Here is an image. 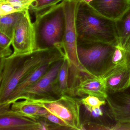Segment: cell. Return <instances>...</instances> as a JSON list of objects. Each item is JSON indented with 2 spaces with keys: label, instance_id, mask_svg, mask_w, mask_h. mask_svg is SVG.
Returning <instances> with one entry per match:
<instances>
[{
  "label": "cell",
  "instance_id": "obj_20",
  "mask_svg": "<svg viewBox=\"0 0 130 130\" xmlns=\"http://www.w3.org/2000/svg\"><path fill=\"white\" fill-rule=\"evenodd\" d=\"M80 101L81 104L84 105L90 113L95 109L100 108L106 103L105 99L90 95L83 97L80 99Z\"/></svg>",
  "mask_w": 130,
  "mask_h": 130
},
{
  "label": "cell",
  "instance_id": "obj_6",
  "mask_svg": "<svg viewBox=\"0 0 130 130\" xmlns=\"http://www.w3.org/2000/svg\"><path fill=\"white\" fill-rule=\"evenodd\" d=\"M12 45L13 51L12 56L30 54L37 49L34 26L29 10L25 12L17 24Z\"/></svg>",
  "mask_w": 130,
  "mask_h": 130
},
{
  "label": "cell",
  "instance_id": "obj_24",
  "mask_svg": "<svg viewBox=\"0 0 130 130\" xmlns=\"http://www.w3.org/2000/svg\"><path fill=\"white\" fill-rule=\"evenodd\" d=\"M17 12H19L10 4L4 2L0 3V17L3 16Z\"/></svg>",
  "mask_w": 130,
  "mask_h": 130
},
{
  "label": "cell",
  "instance_id": "obj_15",
  "mask_svg": "<svg viewBox=\"0 0 130 130\" xmlns=\"http://www.w3.org/2000/svg\"><path fill=\"white\" fill-rule=\"evenodd\" d=\"M8 109L10 113L39 121L40 118L38 115L42 107L30 103L25 100L16 101Z\"/></svg>",
  "mask_w": 130,
  "mask_h": 130
},
{
  "label": "cell",
  "instance_id": "obj_5",
  "mask_svg": "<svg viewBox=\"0 0 130 130\" xmlns=\"http://www.w3.org/2000/svg\"><path fill=\"white\" fill-rule=\"evenodd\" d=\"M44 108L62 120L70 130H83L80 116V100L64 94L58 97H46L25 99Z\"/></svg>",
  "mask_w": 130,
  "mask_h": 130
},
{
  "label": "cell",
  "instance_id": "obj_1",
  "mask_svg": "<svg viewBox=\"0 0 130 130\" xmlns=\"http://www.w3.org/2000/svg\"><path fill=\"white\" fill-rule=\"evenodd\" d=\"M61 48H38L30 54L1 58L0 105L5 103L18 84L43 64L64 58Z\"/></svg>",
  "mask_w": 130,
  "mask_h": 130
},
{
  "label": "cell",
  "instance_id": "obj_16",
  "mask_svg": "<svg viewBox=\"0 0 130 130\" xmlns=\"http://www.w3.org/2000/svg\"><path fill=\"white\" fill-rule=\"evenodd\" d=\"M26 11L17 12L0 17V32L12 39L17 24Z\"/></svg>",
  "mask_w": 130,
  "mask_h": 130
},
{
  "label": "cell",
  "instance_id": "obj_7",
  "mask_svg": "<svg viewBox=\"0 0 130 130\" xmlns=\"http://www.w3.org/2000/svg\"><path fill=\"white\" fill-rule=\"evenodd\" d=\"M64 58L55 62L43 76L25 90L17 101L26 99L54 97L52 95H54L60 96L57 78Z\"/></svg>",
  "mask_w": 130,
  "mask_h": 130
},
{
  "label": "cell",
  "instance_id": "obj_3",
  "mask_svg": "<svg viewBox=\"0 0 130 130\" xmlns=\"http://www.w3.org/2000/svg\"><path fill=\"white\" fill-rule=\"evenodd\" d=\"M35 15L33 24L37 49L54 47L62 48L65 28L63 2Z\"/></svg>",
  "mask_w": 130,
  "mask_h": 130
},
{
  "label": "cell",
  "instance_id": "obj_8",
  "mask_svg": "<svg viewBox=\"0 0 130 130\" xmlns=\"http://www.w3.org/2000/svg\"><path fill=\"white\" fill-rule=\"evenodd\" d=\"M65 15V28L62 48L64 55L68 57H76L77 53V34L76 17L78 0H63Z\"/></svg>",
  "mask_w": 130,
  "mask_h": 130
},
{
  "label": "cell",
  "instance_id": "obj_9",
  "mask_svg": "<svg viewBox=\"0 0 130 130\" xmlns=\"http://www.w3.org/2000/svg\"><path fill=\"white\" fill-rule=\"evenodd\" d=\"M105 100L110 115L117 123L130 124V86L121 92L108 93Z\"/></svg>",
  "mask_w": 130,
  "mask_h": 130
},
{
  "label": "cell",
  "instance_id": "obj_30",
  "mask_svg": "<svg viewBox=\"0 0 130 130\" xmlns=\"http://www.w3.org/2000/svg\"><path fill=\"white\" fill-rule=\"evenodd\" d=\"M4 0H0V2L4 1Z\"/></svg>",
  "mask_w": 130,
  "mask_h": 130
},
{
  "label": "cell",
  "instance_id": "obj_10",
  "mask_svg": "<svg viewBox=\"0 0 130 130\" xmlns=\"http://www.w3.org/2000/svg\"><path fill=\"white\" fill-rule=\"evenodd\" d=\"M9 108L0 107V130H44L42 121L13 115L8 111Z\"/></svg>",
  "mask_w": 130,
  "mask_h": 130
},
{
  "label": "cell",
  "instance_id": "obj_2",
  "mask_svg": "<svg viewBox=\"0 0 130 130\" xmlns=\"http://www.w3.org/2000/svg\"><path fill=\"white\" fill-rule=\"evenodd\" d=\"M76 25L78 41L119 44L115 21L101 15L89 4L79 2Z\"/></svg>",
  "mask_w": 130,
  "mask_h": 130
},
{
  "label": "cell",
  "instance_id": "obj_4",
  "mask_svg": "<svg viewBox=\"0 0 130 130\" xmlns=\"http://www.w3.org/2000/svg\"><path fill=\"white\" fill-rule=\"evenodd\" d=\"M116 45L100 42L77 40L80 61L92 77H103L111 71Z\"/></svg>",
  "mask_w": 130,
  "mask_h": 130
},
{
  "label": "cell",
  "instance_id": "obj_13",
  "mask_svg": "<svg viewBox=\"0 0 130 130\" xmlns=\"http://www.w3.org/2000/svg\"><path fill=\"white\" fill-rule=\"evenodd\" d=\"M103 78L108 93L125 90L130 86V64L112 70Z\"/></svg>",
  "mask_w": 130,
  "mask_h": 130
},
{
  "label": "cell",
  "instance_id": "obj_25",
  "mask_svg": "<svg viewBox=\"0 0 130 130\" xmlns=\"http://www.w3.org/2000/svg\"><path fill=\"white\" fill-rule=\"evenodd\" d=\"M83 129H90V130H111V127L106 126L100 124L95 123L87 122L86 124H83Z\"/></svg>",
  "mask_w": 130,
  "mask_h": 130
},
{
  "label": "cell",
  "instance_id": "obj_22",
  "mask_svg": "<svg viewBox=\"0 0 130 130\" xmlns=\"http://www.w3.org/2000/svg\"><path fill=\"white\" fill-rule=\"evenodd\" d=\"M12 39L0 32V58L8 57L12 54L10 48Z\"/></svg>",
  "mask_w": 130,
  "mask_h": 130
},
{
  "label": "cell",
  "instance_id": "obj_11",
  "mask_svg": "<svg viewBox=\"0 0 130 130\" xmlns=\"http://www.w3.org/2000/svg\"><path fill=\"white\" fill-rule=\"evenodd\" d=\"M89 4L101 15L116 21L128 9L130 0H94Z\"/></svg>",
  "mask_w": 130,
  "mask_h": 130
},
{
  "label": "cell",
  "instance_id": "obj_21",
  "mask_svg": "<svg viewBox=\"0 0 130 130\" xmlns=\"http://www.w3.org/2000/svg\"><path fill=\"white\" fill-rule=\"evenodd\" d=\"M58 3V0H35L29 10L35 15Z\"/></svg>",
  "mask_w": 130,
  "mask_h": 130
},
{
  "label": "cell",
  "instance_id": "obj_12",
  "mask_svg": "<svg viewBox=\"0 0 130 130\" xmlns=\"http://www.w3.org/2000/svg\"><path fill=\"white\" fill-rule=\"evenodd\" d=\"M55 62H49L44 64L24 77L18 84L6 102L1 105L0 107L10 106L12 103L16 102L25 90L43 76Z\"/></svg>",
  "mask_w": 130,
  "mask_h": 130
},
{
  "label": "cell",
  "instance_id": "obj_26",
  "mask_svg": "<svg viewBox=\"0 0 130 130\" xmlns=\"http://www.w3.org/2000/svg\"><path fill=\"white\" fill-rule=\"evenodd\" d=\"M111 130H130V124L117 123L116 125L111 127Z\"/></svg>",
  "mask_w": 130,
  "mask_h": 130
},
{
  "label": "cell",
  "instance_id": "obj_29",
  "mask_svg": "<svg viewBox=\"0 0 130 130\" xmlns=\"http://www.w3.org/2000/svg\"><path fill=\"white\" fill-rule=\"evenodd\" d=\"M63 0H58V3H60V2H62Z\"/></svg>",
  "mask_w": 130,
  "mask_h": 130
},
{
  "label": "cell",
  "instance_id": "obj_17",
  "mask_svg": "<svg viewBox=\"0 0 130 130\" xmlns=\"http://www.w3.org/2000/svg\"><path fill=\"white\" fill-rule=\"evenodd\" d=\"M119 44L124 47L130 37V6L122 16L115 21Z\"/></svg>",
  "mask_w": 130,
  "mask_h": 130
},
{
  "label": "cell",
  "instance_id": "obj_23",
  "mask_svg": "<svg viewBox=\"0 0 130 130\" xmlns=\"http://www.w3.org/2000/svg\"><path fill=\"white\" fill-rule=\"evenodd\" d=\"M35 0H4L1 2L8 3L13 6L19 12H25L29 10Z\"/></svg>",
  "mask_w": 130,
  "mask_h": 130
},
{
  "label": "cell",
  "instance_id": "obj_27",
  "mask_svg": "<svg viewBox=\"0 0 130 130\" xmlns=\"http://www.w3.org/2000/svg\"><path fill=\"white\" fill-rule=\"evenodd\" d=\"M124 48L127 54L128 63V64H130V37L125 44Z\"/></svg>",
  "mask_w": 130,
  "mask_h": 130
},
{
  "label": "cell",
  "instance_id": "obj_14",
  "mask_svg": "<svg viewBox=\"0 0 130 130\" xmlns=\"http://www.w3.org/2000/svg\"><path fill=\"white\" fill-rule=\"evenodd\" d=\"M92 95L105 99L108 96L105 79L102 77H85L76 89L75 96Z\"/></svg>",
  "mask_w": 130,
  "mask_h": 130
},
{
  "label": "cell",
  "instance_id": "obj_19",
  "mask_svg": "<svg viewBox=\"0 0 130 130\" xmlns=\"http://www.w3.org/2000/svg\"><path fill=\"white\" fill-rule=\"evenodd\" d=\"M111 64V68L109 72L116 68L124 67L128 65L125 49L119 44L116 45L112 57Z\"/></svg>",
  "mask_w": 130,
  "mask_h": 130
},
{
  "label": "cell",
  "instance_id": "obj_28",
  "mask_svg": "<svg viewBox=\"0 0 130 130\" xmlns=\"http://www.w3.org/2000/svg\"><path fill=\"white\" fill-rule=\"evenodd\" d=\"M80 2H83V3H86L87 4H89L92 1L94 0H78Z\"/></svg>",
  "mask_w": 130,
  "mask_h": 130
},
{
  "label": "cell",
  "instance_id": "obj_18",
  "mask_svg": "<svg viewBox=\"0 0 130 130\" xmlns=\"http://www.w3.org/2000/svg\"><path fill=\"white\" fill-rule=\"evenodd\" d=\"M68 61L65 57L57 78V86L60 96L68 94Z\"/></svg>",
  "mask_w": 130,
  "mask_h": 130
}]
</instances>
